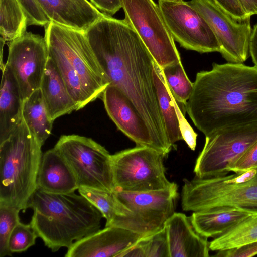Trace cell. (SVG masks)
Instances as JSON below:
<instances>
[{
	"label": "cell",
	"instance_id": "cell-14",
	"mask_svg": "<svg viewBox=\"0 0 257 257\" xmlns=\"http://www.w3.org/2000/svg\"><path fill=\"white\" fill-rule=\"evenodd\" d=\"M201 15L214 33L222 56L228 63H243L250 56V17L237 21L213 0L188 2Z\"/></svg>",
	"mask_w": 257,
	"mask_h": 257
},
{
	"label": "cell",
	"instance_id": "cell-31",
	"mask_svg": "<svg viewBox=\"0 0 257 257\" xmlns=\"http://www.w3.org/2000/svg\"><path fill=\"white\" fill-rule=\"evenodd\" d=\"M17 208L0 205V257L12 256L8 248V240L15 226L20 222Z\"/></svg>",
	"mask_w": 257,
	"mask_h": 257
},
{
	"label": "cell",
	"instance_id": "cell-3",
	"mask_svg": "<svg viewBox=\"0 0 257 257\" xmlns=\"http://www.w3.org/2000/svg\"><path fill=\"white\" fill-rule=\"evenodd\" d=\"M33 214L30 224L45 245L56 252L100 229L101 212L82 195L54 194L38 188L27 208Z\"/></svg>",
	"mask_w": 257,
	"mask_h": 257
},
{
	"label": "cell",
	"instance_id": "cell-4",
	"mask_svg": "<svg viewBox=\"0 0 257 257\" xmlns=\"http://www.w3.org/2000/svg\"><path fill=\"white\" fill-rule=\"evenodd\" d=\"M41 147L23 118L0 143V205L25 212L37 188Z\"/></svg>",
	"mask_w": 257,
	"mask_h": 257
},
{
	"label": "cell",
	"instance_id": "cell-25",
	"mask_svg": "<svg viewBox=\"0 0 257 257\" xmlns=\"http://www.w3.org/2000/svg\"><path fill=\"white\" fill-rule=\"evenodd\" d=\"M256 241L257 213L250 214L209 242V249L213 251L226 250Z\"/></svg>",
	"mask_w": 257,
	"mask_h": 257
},
{
	"label": "cell",
	"instance_id": "cell-7",
	"mask_svg": "<svg viewBox=\"0 0 257 257\" xmlns=\"http://www.w3.org/2000/svg\"><path fill=\"white\" fill-rule=\"evenodd\" d=\"M165 157L152 148L137 145L111 155L114 190L141 192L170 187L173 182L166 177Z\"/></svg>",
	"mask_w": 257,
	"mask_h": 257
},
{
	"label": "cell",
	"instance_id": "cell-37",
	"mask_svg": "<svg viewBox=\"0 0 257 257\" xmlns=\"http://www.w3.org/2000/svg\"><path fill=\"white\" fill-rule=\"evenodd\" d=\"M180 124V129L183 140L185 141L188 147L194 151L196 146L197 134L194 132L185 119V115L180 109L178 111Z\"/></svg>",
	"mask_w": 257,
	"mask_h": 257
},
{
	"label": "cell",
	"instance_id": "cell-18",
	"mask_svg": "<svg viewBox=\"0 0 257 257\" xmlns=\"http://www.w3.org/2000/svg\"><path fill=\"white\" fill-rule=\"evenodd\" d=\"M167 233L170 257H208L209 242L199 234L190 219L174 212L164 224Z\"/></svg>",
	"mask_w": 257,
	"mask_h": 257
},
{
	"label": "cell",
	"instance_id": "cell-32",
	"mask_svg": "<svg viewBox=\"0 0 257 257\" xmlns=\"http://www.w3.org/2000/svg\"><path fill=\"white\" fill-rule=\"evenodd\" d=\"M38 237L29 223L19 222L11 232L8 240V248L12 253H19L27 250L35 245Z\"/></svg>",
	"mask_w": 257,
	"mask_h": 257
},
{
	"label": "cell",
	"instance_id": "cell-38",
	"mask_svg": "<svg viewBox=\"0 0 257 257\" xmlns=\"http://www.w3.org/2000/svg\"><path fill=\"white\" fill-rule=\"evenodd\" d=\"M102 13L112 16L121 8V0H90Z\"/></svg>",
	"mask_w": 257,
	"mask_h": 257
},
{
	"label": "cell",
	"instance_id": "cell-13",
	"mask_svg": "<svg viewBox=\"0 0 257 257\" xmlns=\"http://www.w3.org/2000/svg\"><path fill=\"white\" fill-rule=\"evenodd\" d=\"M6 65L11 70L23 101L40 88L49 59L45 37L26 32L8 44Z\"/></svg>",
	"mask_w": 257,
	"mask_h": 257
},
{
	"label": "cell",
	"instance_id": "cell-12",
	"mask_svg": "<svg viewBox=\"0 0 257 257\" xmlns=\"http://www.w3.org/2000/svg\"><path fill=\"white\" fill-rule=\"evenodd\" d=\"M158 5L174 40L181 47L201 53L219 52L218 42L210 27L188 2L158 0Z\"/></svg>",
	"mask_w": 257,
	"mask_h": 257
},
{
	"label": "cell",
	"instance_id": "cell-23",
	"mask_svg": "<svg viewBox=\"0 0 257 257\" xmlns=\"http://www.w3.org/2000/svg\"><path fill=\"white\" fill-rule=\"evenodd\" d=\"M153 77L167 137L174 147L177 142L183 140L178 114L179 107L168 89L161 68L155 61L153 63Z\"/></svg>",
	"mask_w": 257,
	"mask_h": 257
},
{
	"label": "cell",
	"instance_id": "cell-21",
	"mask_svg": "<svg viewBox=\"0 0 257 257\" xmlns=\"http://www.w3.org/2000/svg\"><path fill=\"white\" fill-rule=\"evenodd\" d=\"M0 143L6 140L23 120V100L18 85L5 64L1 68Z\"/></svg>",
	"mask_w": 257,
	"mask_h": 257
},
{
	"label": "cell",
	"instance_id": "cell-33",
	"mask_svg": "<svg viewBox=\"0 0 257 257\" xmlns=\"http://www.w3.org/2000/svg\"><path fill=\"white\" fill-rule=\"evenodd\" d=\"M24 9L29 25L45 26L50 22L37 0H17Z\"/></svg>",
	"mask_w": 257,
	"mask_h": 257
},
{
	"label": "cell",
	"instance_id": "cell-30",
	"mask_svg": "<svg viewBox=\"0 0 257 257\" xmlns=\"http://www.w3.org/2000/svg\"><path fill=\"white\" fill-rule=\"evenodd\" d=\"M141 257H170L166 228L140 238L135 243Z\"/></svg>",
	"mask_w": 257,
	"mask_h": 257
},
{
	"label": "cell",
	"instance_id": "cell-28",
	"mask_svg": "<svg viewBox=\"0 0 257 257\" xmlns=\"http://www.w3.org/2000/svg\"><path fill=\"white\" fill-rule=\"evenodd\" d=\"M47 46L49 56L57 67L70 95L77 104L79 110L83 108L90 102L78 75L57 49L49 44Z\"/></svg>",
	"mask_w": 257,
	"mask_h": 257
},
{
	"label": "cell",
	"instance_id": "cell-34",
	"mask_svg": "<svg viewBox=\"0 0 257 257\" xmlns=\"http://www.w3.org/2000/svg\"><path fill=\"white\" fill-rule=\"evenodd\" d=\"M251 169H257V142L230 167L229 171L242 173Z\"/></svg>",
	"mask_w": 257,
	"mask_h": 257
},
{
	"label": "cell",
	"instance_id": "cell-2",
	"mask_svg": "<svg viewBox=\"0 0 257 257\" xmlns=\"http://www.w3.org/2000/svg\"><path fill=\"white\" fill-rule=\"evenodd\" d=\"M186 108L205 136L257 122V67L213 63L210 70L197 73Z\"/></svg>",
	"mask_w": 257,
	"mask_h": 257
},
{
	"label": "cell",
	"instance_id": "cell-22",
	"mask_svg": "<svg viewBox=\"0 0 257 257\" xmlns=\"http://www.w3.org/2000/svg\"><path fill=\"white\" fill-rule=\"evenodd\" d=\"M250 214L235 208H222L193 212L190 219L201 235L207 238H216Z\"/></svg>",
	"mask_w": 257,
	"mask_h": 257
},
{
	"label": "cell",
	"instance_id": "cell-29",
	"mask_svg": "<svg viewBox=\"0 0 257 257\" xmlns=\"http://www.w3.org/2000/svg\"><path fill=\"white\" fill-rule=\"evenodd\" d=\"M78 190L101 212L106 219L105 227L113 226L125 216L122 206L113 192L86 187H79Z\"/></svg>",
	"mask_w": 257,
	"mask_h": 257
},
{
	"label": "cell",
	"instance_id": "cell-24",
	"mask_svg": "<svg viewBox=\"0 0 257 257\" xmlns=\"http://www.w3.org/2000/svg\"><path fill=\"white\" fill-rule=\"evenodd\" d=\"M22 115L30 131L42 146L51 134L53 121L49 115L40 88L23 101Z\"/></svg>",
	"mask_w": 257,
	"mask_h": 257
},
{
	"label": "cell",
	"instance_id": "cell-8",
	"mask_svg": "<svg viewBox=\"0 0 257 257\" xmlns=\"http://www.w3.org/2000/svg\"><path fill=\"white\" fill-rule=\"evenodd\" d=\"M113 193L125 214L114 226L144 236L163 227L175 212L178 196V185L174 182L165 189L141 192L114 190Z\"/></svg>",
	"mask_w": 257,
	"mask_h": 257
},
{
	"label": "cell",
	"instance_id": "cell-27",
	"mask_svg": "<svg viewBox=\"0 0 257 257\" xmlns=\"http://www.w3.org/2000/svg\"><path fill=\"white\" fill-rule=\"evenodd\" d=\"M161 69L170 93L185 115L187 102L192 93L193 83L187 77L181 61L164 66Z\"/></svg>",
	"mask_w": 257,
	"mask_h": 257
},
{
	"label": "cell",
	"instance_id": "cell-36",
	"mask_svg": "<svg viewBox=\"0 0 257 257\" xmlns=\"http://www.w3.org/2000/svg\"><path fill=\"white\" fill-rule=\"evenodd\" d=\"M224 11L237 21L250 17L245 13L238 0H213Z\"/></svg>",
	"mask_w": 257,
	"mask_h": 257
},
{
	"label": "cell",
	"instance_id": "cell-20",
	"mask_svg": "<svg viewBox=\"0 0 257 257\" xmlns=\"http://www.w3.org/2000/svg\"><path fill=\"white\" fill-rule=\"evenodd\" d=\"M43 98L51 120L79 110L53 61L49 56L40 86Z\"/></svg>",
	"mask_w": 257,
	"mask_h": 257
},
{
	"label": "cell",
	"instance_id": "cell-16",
	"mask_svg": "<svg viewBox=\"0 0 257 257\" xmlns=\"http://www.w3.org/2000/svg\"><path fill=\"white\" fill-rule=\"evenodd\" d=\"M143 236L125 228L107 226L74 242L65 256L117 257Z\"/></svg>",
	"mask_w": 257,
	"mask_h": 257
},
{
	"label": "cell",
	"instance_id": "cell-1",
	"mask_svg": "<svg viewBox=\"0 0 257 257\" xmlns=\"http://www.w3.org/2000/svg\"><path fill=\"white\" fill-rule=\"evenodd\" d=\"M85 34L109 85L133 103L145 122L156 149L171 150L153 77L155 61L138 34L124 20L105 15Z\"/></svg>",
	"mask_w": 257,
	"mask_h": 257
},
{
	"label": "cell",
	"instance_id": "cell-11",
	"mask_svg": "<svg viewBox=\"0 0 257 257\" xmlns=\"http://www.w3.org/2000/svg\"><path fill=\"white\" fill-rule=\"evenodd\" d=\"M124 19L161 68L181 61L174 40L154 0H121Z\"/></svg>",
	"mask_w": 257,
	"mask_h": 257
},
{
	"label": "cell",
	"instance_id": "cell-35",
	"mask_svg": "<svg viewBox=\"0 0 257 257\" xmlns=\"http://www.w3.org/2000/svg\"><path fill=\"white\" fill-rule=\"evenodd\" d=\"M257 255V241L226 250L217 251V257H251Z\"/></svg>",
	"mask_w": 257,
	"mask_h": 257
},
{
	"label": "cell",
	"instance_id": "cell-19",
	"mask_svg": "<svg viewBox=\"0 0 257 257\" xmlns=\"http://www.w3.org/2000/svg\"><path fill=\"white\" fill-rule=\"evenodd\" d=\"M37 188L54 194L74 192L79 188L72 170L54 147L42 155L37 175Z\"/></svg>",
	"mask_w": 257,
	"mask_h": 257
},
{
	"label": "cell",
	"instance_id": "cell-26",
	"mask_svg": "<svg viewBox=\"0 0 257 257\" xmlns=\"http://www.w3.org/2000/svg\"><path fill=\"white\" fill-rule=\"evenodd\" d=\"M1 39L10 42L26 32L27 15L17 0H0Z\"/></svg>",
	"mask_w": 257,
	"mask_h": 257
},
{
	"label": "cell",
	"instance_id": "cell-17",
	"mask_svg": "<svg viewBox=\"0 0 257 257\" xmlns=\"http://www.w3.org/2000/svg\"><path fill=\"white\" fill-rule=\"evenodd\" d=\"M37 1L50 22L83 32L105 15L88 0Z\"/></svg>",
	"mask_w": 257,
	"mask_h": 257
},
{
	"label": "cell",
	"instance_id": "cell-40",
	"mask_svg": "<svg viewBox=\"0 0 257 257\" xmlns=\"http://www.w3.org/2000/svg\"><path fill=\"white\" fill-rule=\"evenodd\" d=\"M247 15L257 14V0H238Z\"/></svg>",
	"mask_w": 257,
	"mask_h": 257
},
{
	"label": "cell",
	"instance_id": "cell-15",
	"mask_svg": "<svg viewBox=\"0 0 257 257\" xmlns=\"http://www.w3.org/2000/svg\"><path fill=\"white\" fill-rule=\"evenodd\" d=\"M101 97L108 116L120 131L137 146L156 150L145 122L133 103L120 90L109 85Z\"/></svg>",
	"mask_w": 257,
	"mask_h": 257
},
{
	"label": "cell",
	"instance_id": "cell-6",
	"mask_svg": "<svg viewBox=\"0 0 257 257\" xmlns=\"http://www.w3.org/2000/svg\"><path fill=\"white\" fill-rule=\"evenodd\" d=\"M54 148L72 170L79 187L113 192L111 155L91 138L78 135L61 136Z\"/></svg>",
	"mask_w": 257,
	"mask_h": 257
},
{
	"label": "cell",
	"instance_id": "cell-5",
	"mask_svg": "<svg viewBox=\"0 0 257 257\" xmlns=\"http://www.w3.org/2000/svg\"><path fill=\"white\" fill-rule=\"evenodd\" d=\"M181 206L185 211L235 208L257 213V169L208 178L184 179Z\"/></svg>",
	"mask_w": 257,
	"mask_h": 257
},
{
	"label": "cell",
	"instance_id": "cell-9",
	"mask_svg": "<svg viewBox=\"0 0 257 257\" xmlns=\"http://www.w3.org/2000/svg\"><path fill=\"white\" fill-rule=\"evenodd\" d=\"M47 44L57 49L78 75L90 102L109 85L98 64L85 32L50 22L45 26Z\"/></svg>",
	"mask_w": 257,
	"mask_h": 257
},
{
	"label": "cell",
	"instance_id": "cell-10",
	"mask_svg": "<svg viewBox=\"0 0 257 257\" xmlns=\"http://www.w3.org/2000/svg\"><path fill=\"white\" fill-rule=\"evenodd\" d=\"M257 142V122L225 127L207 136L194 168L198 178L227 175L229 168Z\"/></svg>",
	"mask_w": 257,
	"mask_h": 257
},
{
	"label": "cell",
	"instance_id": "cell-39",
	"mask_svg": "<svg viewBox=\"0 0 257 257\" xmlns=\"http://www.w3.org/2000/svg\"><path fill=\"white\" fill-rule=\"evenodd\" d=\"M249 53L254 66L257 67V23L252 30L249 41Z\"/></svg>",
	"mask_w": 257,
	"mask_h": 257
}]
</instances>
